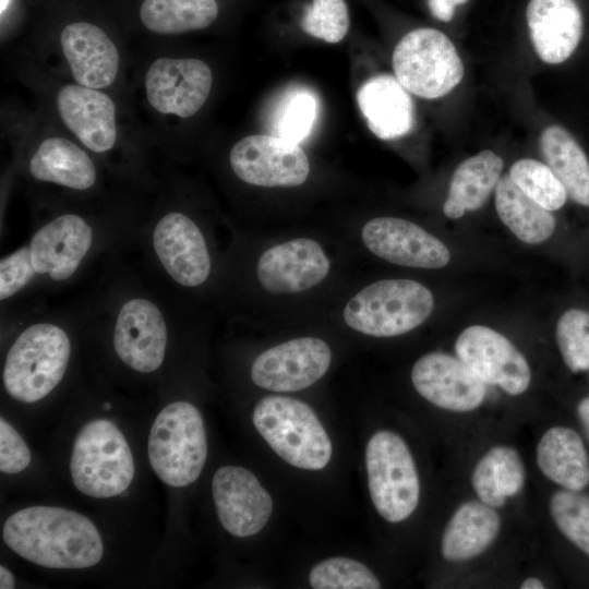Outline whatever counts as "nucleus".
I'll return each instance as SVG.
<instances>
[{"label":"nucleus","mask_w":589,"mask_h":589,"mask_svg":"<svg viewBox=\"0 0 589 589\" xmlns=\"http://www.w3.org/2000/svg\"><path fill=\"white\" fill-rule=\"evenodd\" d=\"M49 105L68 135L92 153L104 166L132 178L135 163L124 153L121 109L108 91L57 82Z\"/></svg>","instance_id":"nucleus-6"},{"label":"nucleus","mask_w":589,"mask_h":589,"mask_svg":"<svg viewBox=\"0 0 589 589\" xmlns=\"http://www.w3.org/2000/svg\"><path fill=\"white\" fill-rule=\"evenodd\" d=\"M74 318L59 313H36L17 321L20 327L2 368V384L11 398L36 402L62 382L73 352L70 323Z\"/></svg>","instance_id":"nucleus-4"},{"label":"nucleus","mask_w":589,"mask_h":589,"mask_svg":"<svg viewBox=\"0 0 589 589\" xmlns=\"http://www.w3.org/2000/svg\"><path fill=\"white\" fill-rule=\"evenodd\" d=\"M411 382L420 396L450 411H471L485 397V383L458 357L444 352L420 357L412 366Z\"/></svg>","instance_id":"nucleus-22"},{"label":"nucleus","mask_w":589,"mask_h":589,"mask_svg":"<svg viewBox=\"0 0 589 589\" xmlns=\"http://www.w3.org/2000/svg\"><path fill=\"white\" fill-rule=\"evenodd\" d=\"M31 462V452L16 432L3 418L0 419V470L3 473H17Z\"/></svg>","instance_id":"nucleus-38"},{"label":"nucleus","mask_w":589,"mask_h":589,"mask_svg":"<svg viewBox=\"0 0 589 589\" xmlns=\"http://www.w3.org/2000/svg\"><path fill=\"white\" fill-rule=\"evenodd\" d=\"M219 13L216 0H142L140 24L157 36H177L211 26Z\"/></svg>","instance_id":"nucleus-28"},{"label":"nucleus","mask_w":589,"mask_h":589,"mask_svg":"<svg viewBox=\"0 0 589 589\" xmlns=\"http://www.w3.org/2000/svg\"><path fill=\"white\" fill-rule=\"evenodd\" d=\"M393 69L409 93L426 99L448 94L464 76V64L454 44L430 27L413 29L398 41Z\"/></svg>","instance_id":"nucleus-12"},{"label":"nucleus","mask_w":589,"mask_h":589,"mask_svg":"<svg viewBox=\"0 0 589 589\" xmlns=\"http://www.w3.org/2000/svg\"><path fill=\"white\" fill-rule=\"evenodd\" d=\"M332 350L317 337H298L261 352L250 370L252 382L264 389L290 393L310 387L328 371Z\"/></svg>","instance_id":"nucleus-17"},{"label":"nucleus","mask_w":589,"mask_h":589,"mask_svg":"<svg viewBox=\"0 0 589 589\" xmlns=\"http://www.w3.org/2000/svg\"><path fill=\"white\" fill-rule=\"evenodd\" d=\"M525 468L516 449L509 446L491 448L476 465L471 483L481 502L501 507L524 486Z\"/></svg>","instance_id":"nucleus-31"},{"label":"nucleus","mask_w":589,"mask_h":589,"mask_svg":"<svg viewBox=\"0 0 589 589\" xmlns=\"http://www.w3.org/2000/svg\"><path fill=\"white\" fill-rule=\"evenodd\" d=\"M212 493L221 526L236 537L256 534L273 513L269 493L242 467L219 468L212 480Z\"/></svg>","instance_id":"nucleus-21"},{"label":"nucleus","mask_w":589,"mask_h":589,"mask_svg":"<svg viewBox=\"0 0 589 589\" xmlns=\"http://www.w3.org/2000/svg\"><path fill=\"white\" fill-rule=\"evenodd\" d=\"M302 29L326 43H339L349 28L345 0H313L301 20Z\"/></svg>","instance_id":"nucleus-37"},{"label":"nucleus","mask_w":589,"mask_h":589,"mask_svg":"<svg viewBox=\"0 0 589 589\" xmlns=\"http://www.w3.org/2000/svg\"><path fill=\"white\" fill-rule=\"evenodd\" d=\"M468 0H428L431 14L443 22H449L455 13V8Z\"/></svg>","instance_id":"nucleus-39"},{"label":"nucleus","mask_w":589,"mask_h":589,"mask_svg":"<svg viewBox=\"0 0 589 589\" xmlns=\"http://www.w3.org/2000/svg\"><path fill=\"white\" fill-rule=\"evenodd\" d=\"M365 248L389 263L413 268H442L450 261L448 248L419 225L392 216L375 217L361 229Z\"/></svg>","instance_id":"nucleus-20"},{"label":"nucleus","mask_w":589,"mask_h":589,"mask_svg":"<svg viewBox=\"0 0 589 589\" xmlns=\"http://www.w3.org/2000/svg\"><path fill=\"white\" fill-rule=\"evenodd\" d=\"M541 472L567 490L581 491L589 484V457L579 434L570 428L553 426L537 447Z\"/></svg>","instance_id":"nucleus-26"},{"label":"nucleus","mask_w":589,"mask_h":589,"mask_svg":"<svg viewBox=\"0 0 589 589\" xmlns=\"http://www.w3.org/2000/svg\"><path fill=\"white\" fill-rule=\"evenodd\" d=\"M104 165L68 134L37 137L25 154L26 177L36 184L59 190L69 200L88 201L104 184Z\"/></svg>","instance_id":"nucleus-13"},{"label":"nucleus","mask_w":589,"mask_h":589,"mask_svg":"<svg viewBox=\"0 0 589 589\" xmlns=\"http://www.w3.org/2000/svg\"><path fill=\"white\" fill-rule=\"evenodd\" d=\"M4 543L21 557L48 568H87L103 557L95 525L84 515L55 506H31L11 515Z\"/></svg>","instance_id":"nucleus-3"},{"label":"nucleus","mask_w":589,"mask_h":589,"mask_svg":"<svg viewBox=\"0 0 589 589\" xmlns=\"http://www.w3.org/2000/svg\"><path fill=\"white\" fill-rule=\"evenodd\" d=\"M503 159L484 149L461 161L449 182L443 212L447 218L458 219L466 212L481 208L501 179Z\"/></svg>","instance_id":"nucleus-27"},{"label":"nucleus","mask_w":589,"mask_h":589,"mask_svg":"<svg viewBox=\"0 0 589 589\" xmlns=\"http://www.w3.org/2000/svg\"><path fill=\"white\" fill-rule=\"evenodd\" d=\"M330 261L314 239L299 237L274 244L257 259L255 276L260 287L273 294L304 292L322 284Z\"/></svg>","instance_id":"nucleus-19"},{"label":"nucleus","mask_w":589,"mask_h":589,"mask_svg":"<svg viewBox=\"0 0 589 589\" xmlns=\"http://www.w3.org/2000/svg\"><path fill=\"white\" fill-rule=\"evenodd\" d=\"M252 421L272 449L291 466L321 470L329 462L330 438L306 402L288 396H265L255 404Z\"/></svg>","instance_id":"nucleus-7"},{"label":"nucleus","mask_w":589,"mask_h":589,"mask_svg":"<svg viewBox=\"0 0 589 589\" xmlns=\"http://www.w3.org/2000/svg\"><path fill=\"white\" fill-rule=\"evenodd\" d=\"M147 452L153 470L164 483L176 488L193 483L207 457L206 432L199 409L184 400L165 406L152 425Z\"/></svg>","instance_id":"nucleus-9"},{"label":"nucleus","mask_w":589,"mask_h":589,"mask_svg":"<svg viewBox=\"0 0 589 589\" xmlns=\"http://www.w3.org/2000/svg\"><path fill=\"white\" fill-rule=\"evenodd\" d=\"M213 83V71L205 61L164 55L149 62L142 87L145 103L155 116L185 120L203 108Z\"/></svg>","instance_id":"nucleus-14"},{"label":"nucleus","mask_w":589,"mask_h":589,"mask_svg":"<svg viewBox=\"0 0 589 589\" xmlns=\"http://www.w3.org/2000/svg\"><path fill=\"white\" fill-rule=\"evenodd\" d=\"M457 357L485 384L520 395L531 381L524 354L501 333L482 325L465 328L455 341Z\"/></svg>","instance_id":"nucleus-18"},{"label":"nucleus","mask_w":589,"mask_h":589,"mask_svg":"<svg viewBox=\"0 0 589 589\" xmlns=\"http://www.w3.org/2000/svg\"><path fill=\"white\" fill-rule=\"evenodd\" d=\"M365 468L371 500L388 522L407 519L417 508L420 482L411 452L397 433L382 430L365 448Z\"/></svg>","instance_id":"nucleus-11"},{"label":"nucleus","mask_w":589,"mask_h":589,"mask_svg":"<svg viewBox=\"0 0 589 589\" xmlns=\"http://www.w3.org/2000/svg\"><path fill=\"white\" fill-rule=\"evenodd\" d=\"M550 513L560 531L589 556V495L560 490L550 500Z\"/></svg>","instance_id":"nucleus-34"},{"label":"nucleus","mask_w":589,"mask_h":589,"mask_svg":"<svg viewBox=\"0 0 589 589\" xmlns=\"http://www.w3.org/2000/svg\"><path fill=\"white\" fill-rule=\"evenodd\" d=\"M34 224L28 239L0 260V302L13 305L81 277L104 252L137 240L141 221L87 201L57 200Z\"/></svg>","instance_id":"nucleus-1"},{"label":"nucleus","mask_w":589,"mask_h":589,"mask_svg":"<svg viewBox=\"0 0 589 589\" xmlns=\"http://www.w3.org/2000/svg\"><path fill=\"white\" fill-rule=\"evenodd\" d=\"M86 313L104 324L117 358L136 373L156 372L170 344L175 316L171 294L134 277H116Z\"/></svg>","instance_id":"nucleus-2"},{"label":"nucleus","mask_w":589,"mask_h":589,"mask_svg":"<svg viewBox=\"0 0 589 589\" xmlns=\"http://www.w3.org/2000/svg\"><path fill=\"white\" fill-rule=\"evenodd\" d=\"M501 519L494 507L479 501L460 505L450 517L442 537L441 553L450 562L476 557L495 540Z\"/></svg>","instance_id":"nucleus-25"},{"label":"nucleus","mask_w":589,"mask_h":589,"mask_svg":"<svg viewBox=\"0 0 589 589\" xmlns=\"http://www.w3.org/2000/svg\"><path fill=\"white\" fill-rule=\"evenodd\" d=\"M509 177L527 196L550 212L560 209L566 202L564 185L546 164L519 159L512 165Z\"/></svg>","instance_id":"nucleus-33"},{"label":"nucleus","mask_w":589,"mask_h":589,"mask_svg":"<svg viewBox=\"0 0 589 589\" xmlns=\"http://www.w3.org/2000/svg\"><path fill=\"white\" fill-rule=\"evenodd\" d=\"M14 584L13 574L7 567L0 566V588L11 589L14 588Z\"/></svg>","instance_id":"nucleus-41"},{"label":"nucleus","mask_w":589,"mask_h":589,"mask_svg":"<svg viewBox=\"0 0 589 589\" xmlns=\"http://www.w3.org/2000/svg\"><path fill=\"white\" fill-rule=\"evenodd\" d=\"M357 103L369 129L382 140L401 137L413 128L412 99L396 76L381 74L369 79L358 89Z\"/></svg>","instance_id":"nucleus-24"},{"label":"nucleus","mask_w":589,"mask_h":589,"mask_svg":"<svg viewBox=\"0 0 589 589\" xmlns=\"http://www.w3.org/2000/svg\"><path fill=\"white\" fill-rule=\"evenodd\" d=\"M540 148L567 195L589 206V160L576 140L561 125H551L541 133Z\"/></svg>","instance_id":"nucleus-30"},{"label":"nucleus","mask_w":589,"mask_h":589,"mask_svg":"<svg viewBox=\"0 0 589 589\" xmlns=\"http://www.w3.org/2000/svg\"><path fill=\"white\" fill-rule=\"evenodd\" d=\"M556 341L572 372L589 370V311L569 309L556 323Z\"/></svg>","instance_id":"nucleus-36"},{"label":"nucleus","mask_w":589,"mask_h":589,"mask_svg":"<svg viewBox=\"0 0 589 589\" xmlns=\"http://www.w3.org/2000/svg\"><path fill=\"white\" fill-rule=\"evenodd\" d=\"M229 166L242 182L262 188L298 187L310 173V161L299 144L271 134L242 137L230 149Z\"/></svg>","instance_id":"nucleus-16"},{"label":"nucleus","mask_w":589,"mask_h":589,"mask_svg":"<svg viewBox=\"0 0 589 589\" xmlns=\"http://www.w3.org/2000/svg\"><path fill=\"white\" fill-rule=\"evenodd\" d=\"M75 488L106 498L123 493L134 477L131 448L118 426L106 419L87 422L76 434L70 461Z\"/></svg>","instance_id":"nucleus-10"},{"label":"nucleus","mask_w":589,"mask_h":589,"mask_svg":"<svg viewBox=\"0 0 589 589\" xmlns=\"http://www.w3.org/2000/svg\"><path fill=\"white\" fill-rule=\"evenodd\" d=\"M526 17L533 48L543 62L562 63L576 50L582 15L575 0H530Z\"/></svg>","instance_id":"nucleus-23"},{"label":"nucleus","mask_w":589,"mask_h":589,"mask_svg":"<svg viewBox=\"0 0 589 589\" xmlns=\"http://www.w3.org/2000/svg\"><path fill=\"white\" fill-rule=\"evenodd\" d=\"M433 308L434 297L423 284L407 278L381 279L346 302L342 318L363 335L395 337L420 326Z\"/></svg>","instance_id":"nucleus-8"},{"label":"nucleus","mask_w":589,"mask_h":589,"mask_svg":"<svg viewBox=\"0 0 589 589\" xmlns=\"http://www.w3.org/2000/svg\"><path fill=\"white\" fill-rule=\"evenodd\" d=\"M495 208L502 223L522 242L539 244L548 240L555 229V218L510 179L501 177L495 188Z\"/></svg>","instance_id":"nucleus-29"},{"label":"nucleus","mask_w":589,"mask_h":589,"mask_svg":"<svg viewBox=\"0 0 589 589\" xmlns=\"http://www.w3.org/2000/svg\"><path fill=\"white\" fill-rule=\"evenodd\" d=\"M318 116V99L304 86H291L273 104L267 127L271 135L300 144L310 136Z\"/></svg>","instance_id":"nucleus-32"},{"label":"nucleus","mask_w":589,"mask_h":589,"mask_svg":"<svg viewBox=\"0 0 589 589\" xmlns=\"http://www.w3.org/2000/svg\"><path fill=\"white\" fill-rule=\"evenodd\" d=\"M56 50L74 83L109 92L121 79V48L109 31L93 20L79 17L62 24Z\"/></svg>","instance_id":"nucleus-15"},{"label":"nucleus","mask_w":589,"mask_h":589,"mask_svg":"<svg viewBox=\"0 0 589 589\" xmlns=\"http://www.w3.org/2000/svg\"><path fill=\"white\" fill-rule=\"evenodd\" d=\"M309 581L314 589H378L381 582L362 563L349 557H330L316 564Z\"/></svg>","instance_id":"nucleus-35"},{"label":"nucleus","mask_w":589,"mask_h":589,"mask_svg":"<svg viewBox=\"0 0 589 589\" xmlns=\"http://www.w3.org/2000/svg\"><path fill=\"white\" fill-rule=\"evenodd\" d=\"M110 407H111V406H110L109 404H107V402H106V404H104V408H105V409L109 410V409H110Z\"/></svg>","instance_id":"nucleus-43"},{"label":"nucleus","mask_w":589,"mask_h":589,"mask_svg":"<svg viewBox=\"0 0 589 589\" xmlns=\"http://www.w3.org/2000/svg\"><path fill=\"white\" fill-rule=\"evenodd\" d=\"M577 414L589 437V397L581 399L577 406Z\"/></svg>","instance_id":"nucleus-40"},{"label":"nucleus","mask_w":589,"mask_h":589,"mask_svg":"<svg viewBox=\"0 0 589 589\" xmlns=\"http://www.w3.org/2000/svg\"><path fill=\"white\" fill-rule=\"evenodd\" d=\"M137 242L147 264L168 291L204 287L214 273V259L199 221L167 197L141 224Z\"/></svg>","instance_id":"nucleus-5"},{"label":"nucleus","mask_w":589,"mask_h":589,"mask_svg":"<svg viewBox=\"0 0 589 589\" xmlns=\"http://www.w3.org/2000/svg\"><path fill=\"white\" fill-rule=\"evenodd\" d=\"M520 588L521 589H543L544 585L540 579L536 577H530V578H527L525 581H522Z\"/></svg>","instance_id":"nucleus-42"}]
</instances>
